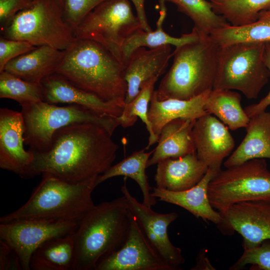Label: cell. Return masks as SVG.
Instances as JSON below:
<instances>
[{
	"label": "cell",
	"mask_w": 270,
	"mask_h": 270,
	"mask_svg": "<svg viewBox=\"0 0 270 270\" xmlns=\"http://www.w3.org/2000/svg\"><path fill=\"white\" fill-rule=\"evenodd\" d=\"M158 77H156L145 82L141 87L136 96L129 103L125 104L122 114L118 120L124 128L132 126L138 117L145 124L149 134L148 142L145 148L147 150L152 144L158 142V137L154 133L148 116V105L154 92V84Z\"/></svg>",
	"instance_id": "1f68e13d"
},
{
	"label": "cell",
	"mask_w": 270,
	"mask_h": 270,
	"mask_svg": "<svg viewBox=\"0 0 270 270\" xmlns=\"http://www.w3.org/2000/svg\"><path fill=\"white\" fill-rule=\"evenodd\" d=\"M34 0H0V22L4 29L20 12L30 6Z\"/></svg>",
	"instance_id": "8d00e7d4"
},
{
	"label": "cell",
	"mask_w": 270,
	"mask_h": 270,
	"mask_svg": "<svg viewBox=\"0 0 270 270\" xmlns=\"http://www.w3.org/2000/svg\"><path fill=\"white\" fill-rule=\"evenodd\" d=\"M208 167L196 153L177 158H168L157 164L154 176L156 186L172 191H182L196 185Z\"/></svg>",
	"instance_id": "ffe728a7"
},
{
	"label": "cell",
	"mask_w": 270,
	"mask_h": 270,
	"mask_svg": "<svg viewBox=\"0 0 270 270\" xmlns=\"http://www.w3.org/2000/svg\"><path fill=\"white\" fill-rule=\"evenodd\" d=\"M193 136L198 158L208 168L218 172L224 160L234 146V138L228 127L210 114L196 120Z\"/></svg>",
	"instance_id": "9a60e30c"
},
{
	"label": "cell",
	"mask_w": 270,
	"mask_h": 270,
	"mask_svg": "<svg viewBox=\"0 0 270 270\" xmlns=\"http://www.w3.org/2000/svg\"><path fill=\"white\" fill-rule=\"evenodd\" d=\"M134 5L136 12V16L138 18L142 28L146 32H150L152 28L148 24L144 8L145 0H130Z\"/></svg>",
	"instance_id": "ab89813d"
},
{
	"label": "cell",
	"mask_w": 270,
	"mask_h": 270,
	"mask_svg": "<svg viewBox=\"0 0 270 270\" xmlns=\"http://www.w3.org/2000/svg\"><path fill=\"white\" fill-rule=\"evenodd\" d=\"M0 98L14 100L21 106L44 101L41 84L24 80L5 70L0 72Z\"/></svg>",
	"instance_id": "d6a6232c"
},
{
	"label": "cell",
	"mask_w": 270,
	"mask_h": 270,
	"mask_svg": "<svg viewBox=\"0 0 270 270\" xmlns=\"http://www.w3.org/2000/svg\"><path fill=\"white\" fill-rule=\"evenodd\" d=\"M126 178H124L121 192L144 236L164 261L178 270H181L180 266L185 260L182 250L172 243L168 233V226L178 218V214L158 213L140 202L129 192Z\"/></svg>",
	"instance_id": "7c38bea8"
},
{
	"label": "cell",
	"mask_w": 270,
	"mask_h": 270,
	"mask_svg": "<svg viewBox=\"0 0 270 270\" xmlns=\"http://www.w3.org/2000/svg\"><path fill=\"white\" fill-rule=\"evenodd\" d=\"M212 206L223 216L233 204L270 202V171L265 158H254L220 170L208 190Z\"/></svg>",
	"instance_id": "9c48e42d"
},
{
	"label": "cell",
	"mask_w": 270,
	"mask_h": 270,
	"mask_svg": "<svg viewBox=\"0 0 270 270\" xmlns=\"http://www.w3.org/2000/svg\"><path fill=\"white\" fill-rule=\"evenodd\" d=\"M3 37L46 45L66 50L76 40L74 31L64 18V6L58 0H34L2 30Z\"/></svg>",
	"instance_id": "52a82bcc"
},
{
	"label": "cell",
	"mask_w": 270,
	"mask_h": 270,
	"mask_svg": "<svg viewBox=\"0 0 270 270\" xmlns=\"http://www.w3.org/2000/svg\"><path fill=\"white\" fill-rule=\"evenodd\" d=\"M208 0L214 11L234 26L254 22L261 12L270 10V0Z\"/></svg>",
	"instance_id": "4dcf8cb0"
},
{
	"label": "cell",
	"mask_w": 270,
	"mask_h": 270,
	"mask_svg": "<svg viewBox=\"0 0 270 270\" xmlns=\"http://www.w3.org/2000/svg\"><path fill=\"white\" fill-rule=\"evenodd\" d=\"M21 106L24 143L33 152L46 150L54 134L68 126L81 123L96 124L112 135L120 126L118 118L101 114L76 104L60 106L41 101Z\"/></svg>",
	"instance_id": "8992f818"
},
{
	"label": "cell",
	"mask_w": 270,
	"mask_h": 270,
	"mask_svg": "<svg viewBox=\"0 0 270 270\" xmlns=\"http://www.w3.org/2000/svg\"><path fill=\"white\" fill-rule=\"evenodd\" d=\"M64 54V50L38 46L8 62L4 70L24 80L41 84L44 78L56 73Z\"/></svg>",
	"instance_id": "44dd1931"
},
{
	"label": "cell",
	"mask_w": 270,
	"mask_h": 270,
	"mask_svg": "<svg viewBox=\"0 0 270 270\" xmlns=\"http://www.w3.org/2000/svg\"><path fill=\"white\" fill-rule=\"evenodd\" d=\"M98 176L70 182L48 174L17 210L0 218V223L22 220L68 221L80 222L95 206L92 195Z\"/></svg>",
	"instance_id": "277c9868"
},
{
	"label": "cell",
	"mask_w": 270,
	"mask_h": 270,
	"mask_svg": "<svg viewBox=\"0 0 270 270\" xmlns=\"http://www.w3.org/2000/svg\"><path fill=\"white\" fill-rule=\"evenodd\" d=\"M247 264H251L250 270H270V240L263 241L260 244L244 249L240 258L230 270H238Z\"/></svg>",
	"instance_id": "836d02e7"
},
{
	"label": "cell",
	"mask_w": 270,
	"mask_h": 270,
	"mask_svg": "<svg viewBox=\"0 0 270 270\" xmlns=\"http://www.w3.org/2000/svg\"><path fill=\"white\" fill-rule=\"evenodd\" d=\"M264 62L270 74V42L266 43L264 50ZM270 105V90L268 93L256 104L250 105L244 108V110L250 118L266 111Z\"/></svg>",
	"instance_id": "f35d334b"
},
{
	"label": "cell",
	"mask_w": 270,
	"mask_h": 270,
	"mask_svg": "<svg viewBox=\"0 0 270 270\" xmlns=\"http://www.w3.org/2000/svg\"><path fill=\"white\" fill-rule=\"evenodd\" d=\"M210 36L220 46L238 42H270V10L261 12L254 22L238 26L230 24Z\"/></svg>",
	"instance_id": "83f0119b"
},
{
	"label": "cell",
	"mask_w": 270,
	"mask_h": 270,
	"mask_svg": "<svg viewBox=\"0 0 270 270\" xmlns=\"http://www.w3.org/2000/svg\"><path fill=\"white\" fill-rule=\"evenodd\" d=\"M130 224V210L124 196L95 205L73 234L74 255L71 270H95L102 258L124 244Z\"/></svg>",
	"instance_id": "3957f363"
},
{
	"label": "cell",
	"mask_w": 270,
	"mask_h": 270,
	"mask_svg": "<svg viewBox=\"0 0 270 270\" xmlns=\"http://www.w3.org/2000/svg\"><path fill=\"white\" fill-rule=\"evenodd\" d=\"M217 173L208 168L202 178L190 188L172 191L156 186L152 188V195L160 201L180 206L205 222L210 221L218 226L222 222V216L212 206L208 194L209 182Z\"/></svg>",
	"instance_id": "d6986e66"
},
{
	"label": "cell",
	"mask_w": 270,
	"mask_h": 270,
	"mask_svg": "<svg viewBox=\"0 0 270 270\" xmlns=\"http://www.w3.org/2000/svg\"><path fill=\"white\" fill-rule=\"evenodd\" d=\"M24 126L21 112L0 109V168L22 176L34 158L24 146Z\"/></svg>",
	"instance_id": "2e32d148"
},
{
	"label": "cell",
	"mask_w": 270,
	"mask_h": 270,
	"mask_svg": "<svg viewBox=\"0 0 270 270\" xmlns=\"http://www.w3.org/2000/svg\"><path fill=\"white\" fill-rule=\"evenodd\" d=\"M204 108L207 114L216 116L232 130L246 128L250 120L241 106L240 94L233 90L213 89Z\"/></svg>",
	"instance_id": "4316f807"
},
{
	"label": "cell",
	"mask_w": 270,
	"mask_h": 270,
	"mask_svg": "<svg viewBox=\"0 0 270 270\" xmlns=\"http://www.w3.org/2000/svg\"><path fill=\"white\" fill-rule=\"evenodd\" d=\"M58 0L64 6V0Z\"/></svg>",
	"instance_id": "60d3db41"
},
{
	"label": "cell",
	"mask_w": 270,
	"mask_h": 270,
	"mask_svg": "<svg viewBox=\"0 0 270 270\" xmlns=\"http://www.w3.org/2000/svg\"><path fill=\"white\" fill-rule=\"evenodd\" d=\"M128 237L118 250L102 258L95 270H178L155 251L130 211Z\"/></svg>",
	"instance_id": "4fadbf2b"
},
{
	"label": "cell",
	"mask_w": 270,
	"mask_h": 270,
	"mask_svg": "<svg viewBox=\"0 0 270 270\" xmlns=\"http://www.w3.org/2000/svg\"><path fill=\"white\" fill-rule=\"evenodd\" d=\"M0 270H22L16 252L2 240H0Z\"/></svg>",
	"instance_id": "74e56055"
},
{
	"label": "cell",
	"mask_w": 270,
	"mask_h": 270,
	"mask_svg": "<svg viewBox=\"0 0 270 270\" xmlns=\"http://www.w3.org/2000/svg\"><path fill=\"white\" fill-rule=\"evenodd\" d=\"M130 2H102L74 30L75 38L99 43L124 65L122 46L124 42L137 30L142 29L138 18L134 14Z\"/></svg>",
	"instance_id": "30bf717a"
},
{
	"label": "cell",
	"mask_w": 270,
	"mask_h": 270,
	"mask_svg": "<svg viewBox=\"0 0 270 270\" xmlns=\"http://www.w3.org/2000/svg\"><path fill=\"white\" fill-rule=\"evenodd\" d=\"M196 120H173L162 128L158 145L147 163V168L168 158H177L196 152L193 128Z\"/></svg>",
	"instance_id": "7402d4cb"
},
{
	"label": "cell",
	"mask_w": 270,
	"mask_h": 270,
	"mask_svg": "<svg viewBox=\"0 0 270 270\" xmlns=\"http://www.w3.org/2000/svg\"><path fill=\"white\" fill-rule=\"evenodd\" d=\"M112 136L102 126L90 123L62 128L54 134L46 150L34 152V160L21 177L48 174L76 182L98 176L116 159L118 146Z\"/></svg>",
	"instance_id": "6da1fadb"
},
{
	"label": "cell",
	"mask_w": 270,
	"mask_h": 270,
	"mask_svg": "<svg viewBox=\"0 0 270 270\" xmlns=\"http://www.w3.org/2000/svg\"><path fill=\"white\" fill-rule=\"evenodd\" d=\"M36 47L26 41L0 37V72L4 70L5 66L8 62L34 50Z\"/></svg>",
	"instance_id": "d590c367"
},
{
	"label": "cell",
	"mask_w": 270,
	"mask_h": 270,
	"mask_svg": "<svg viewBox=\"0 0 270 270\" xmlns=\"http://www.w3.org/2000/svg\"><path fill=\"white\" fill-rule=\"evenodd\" d=\"M210 92L190 100L170 98L162 100H158L153 92L148 116L156 135L158 137L163 126L173 120H196L207 114L204 106Z\"/></svg>",
	"instance_id": "cb8c5ba5"
},
{
	"label": "cell",
	"mask_w": 270,
	"mask_h": 270,
	"mask_svg": "<svg viewBox=\"0 0 270 270\" xmlns=\"http://www.w3.org/2000/svg\"><path fill=\"white\" fill-rule=\"evenodd\" d=\"M166 2L176 5L179 11L191 18L194 28L202 34L210 36L215 30L230 24L214 11L208 0H159L160 8L166 7Z\"/></svg>",
	"instance_id": "f546056e"
},
{
	"label": "cell",
	"mask_w": 270,
	"mask_h": 270,
	"mask_svg": "<svg viewBox=\"0 0 270 270\" xmlns=\"http://www.w3.org/2000/svg\"><path fill=\"white\" fill-rule=\"evenodd\" d=\"M200 36V33L194 28L189 34L178 38L172 36L164 32L162 24H156V29L154 31L139 30L128 37L123 45V63L126 66L132 52L139 48H154L166 45L178 47L198 40Z\"/></svg>",
	"instance_id": "f1b7e54d"
},
{
	"label": "cell",
	"mask_w": 270,
	"mask_h": 270,
	"mask_svg": "<svg viewBox=\"0 0 270 270\" xmlns=\"http://www.w3.org/2000/svg\"><path fill=\"white\" fill-rule=\"evenodd\" d=\"M246 135L224 162L226 168L254 158L270 159V113L264 112L250 118Z\"/></svg>",
	"instance_id": "603a6c76"
},
{
	"label": "cell",
	"mask_w": 270,
	"mask_h": 270,
	"mask_svg": "<svg viewBox=\"0 0 270 270\" xmlns=\"http://www.w3.org/2000/svg\"><path fill=\"white\" fill-rule=\"evenodd\" d=\"M146 148L134 152L130 155L112 166L103 174L98 176V185L105 180L117 176L130 178L135 180L139 186L143 196L142 203L152 208L156 203V198L152 195L148 176L146 173L147 163L154 150L147 152Z\"/></svg>",
	"instance_id": "484cf974"
},
{
	"label": "cell",
	"mask_w": 270,
	"mask_h": 270,
	"mask_svg": "<svg viewBox=\"0 0 270 270\" xmlns=\"http://www.w3.org/2000/svg\"><path fill=\"white\" fill-rule=\"evenodd\" d=\"M78 224L34 220L0 223V238L16 252L22 270H30L32 255L41 244L52 238L74 234Z\"/></svg>",
	"instance_id": "8fae6325"
},
{
	"label": "cell",
	"mask_w": 270,
	"mask_h": 270,
	"mask_svg": "<svg viewBox=\"0 0 270 270\" xmlns=\"http://www.w3.org/2000/svg\"><path fill=\"white\" fill-rule=\"evenodd\" d=\"M104 0H64V19L74 31L86 16Z\"/></svg>",
	"instance_id": "e575fe53"
},
{
	"label": "cell",
	"mask_w": 270,
	"mask_h": 270,
	"mask_svg": "<svg viewBox=\"0 0 270 270\" xmlns=\"http://www.w3.org/2000/svg\"><path fill=\"white\" fill-rule=\"evenodd\" d=\"M73 234L52 238L32 255V270H71L74 255Z\"/></svg>",
	"instance_id": "d4e9b609"
},
{
	"label": "cell",
	"mask_w": 270,
	"mask_h": 270,
	"mask_svg": "<svg viewBox=\"0 0 270 270\" xmlns=\"http://www.w3.org/2000/svg\"><path fill=\"white\" fill-rule=\"evenodd\" d=\"M220 229L226 234L234 231L243 238L244 249L270 240V202H244L232 205L222 216Z\"/></svg>",
	"instance_id": "5bb4252c"
},
{
	"label": "cell",
	"mask_w": 270,
	"mask_h": 270,
	"mask_svg": "<svg viewBox=\"0 0 270 270\" xmlns=\"http://www.w3.org/2000/svg\"><path fill=\"white\" fill-rule=\"evenodd\" d=\"M170 45L134 50L128 59L124 70L127 84L125 104L130 102L140 92L142 86L150 80L160 77L166 70L173 56Z\"/></svg>",
	"instance_id": "ac0fdd59"
},
{
	"label": "cell",
	"mask_w": 270,
	"mask_h": 270,
	"mask_svg": "<svg viewBox=\"0 0 270 270\" xmlns=\"http://www.w3.org/2000/svg\"><path fill=\"white\" fill-rule=\"evenodd\" d=\"M41 84L44 101L50 104L78 105L98 114L114 118H118L122 114L125 106V104L116 102L104 101L74 86L56 73L44 78Z\"/></svg>",
	"instance_id": "e0dca14e"
},
{
	"label": "cell",
	"mask_w": 270,
	"mask_h": 270,
	"mask_svg": "<svg viewBox=\"0 0 270 270\" xmlns=\"http://www.w3.org/2000/svg\"><path fill=\"white\" fill-rule=\"evenodd\" d=\"M264 43L238 42L220 46L214 89L236 90L256 98L270 76Z\"/></svg>",
	"instance_id": "ba28073f"
},
{
	"label": "cell",
	"mask_w": 270,
	"mask_h": 270,
	"mask_svg": "<svg viewBox=\"0 0 270 270\" xmlns=\"http://www.w3.org/2000/svg\"><path fill=\"white\" fill-rule=\"evenodd\" d=\"M220 50L210 36L201 33L198 40L176 47L171 67L154 90L157 99L190 100L212 90Z\"/></svg>",
	"instance_id": "5b68a950"
},
{
	"label": "cell",
	"mask_w": 270,
	"mask_h": 270,
	"mask_svg": "<svg viewBox=\"0 0 270 270\" xmlns=\"http://www.w3.org/2000/svg\"><path fill=\"white\" fill-rule=\"evenodd\" d=\"M124 66L99 43L76 38L56 73L106 102L125 104Z\"/></svg>",
	"instance_id": "7a4b0ae2"
}]
</instances>
